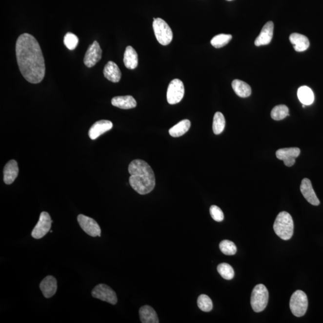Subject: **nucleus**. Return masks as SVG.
I'll return each mask as SVG.
<instances>
[{
	"label": "nucleus",
	"mask_w": 323,
	"mask_h": 323,
	"mask_svg": "<svg viewBox=\"0 0 323 323\" xmlns=\"http://www.w3.org/2000/svg\"><path fill=\"white\" fill-rule=\"evenodd\" d=\"M113 126V123L110 121H97L90 128L88 133L89 137L91 140H96L105 132L112 129Z\"/></svg>",
	"instance_id": "ddd939ff"
},
{
	"label": "nucleus",
	"mask_w": 323,
	"mask_h": 323,
	"mask_svg": "<svg viewBox=\"0 0 323 323\" xmlns=\"http://www.w3.org/2000/svg\"><path fill=\"white\" fill-rule=\"evenodd\" d=\"M52 222L49 214L46 211L42 212L38 224L32 231V237L38 240L44 237L50 231Z\"/></svg>",
	"instance_id": "1a4fd4ad"
},
{
	"label": "nucleus",
	"mask_w": 323,
	"mask_h": 323,
	"mask_svg": "<svg viewBox=\"0 0 323 323\" xmlns=\"http://www.w3.org/2000/svg\"><path fill=\"white\" fill-rule=\"evenodd\" d=\"M220 250L225 255H234L237 253V248L235 243L229 240H223L220 243Z\"/></svg>",
	"instance_id": "c756f323"
},
{
	"label": "nucleus",
	"mask_w": 323,
	"mask_h": 323,
	"mask_svg": "<svg viewBox=\"0 0 323 323\" xmlns=\"http://www.w3.org/2000/svg\"><path fill=\"white\" fill-rule=\"evenodd\" d=\"M225 118L223 114L221 112H216L213 118V130L216 135L221 134L224 131Z\"/></svg>",
	"instance_id": "a878e982"
},
{
	"label": "nucleus",
	"mask_w": 323,
	"mask_h": 323,
	"mask_svg": "<svg viewBox=\"0 0 323 323\" xmlns=\"http://www.w3.org/2000/svg\"><path fill=\"white\" fill-rule=\"evenodd\" d=\"M153 28L159 43L163 46L171 43L173 38V31L165 20L161 18H153Z\"/></svg>",
	"instance_id": "20e7f679"
},
{
	"label": "nucleus",
	"mask_w": 323,
	"mask_h": 323,
	"mask_svg": "<svg viewBox=\"0 0 323 323\" xmlns=\"http://www.w3.org/2000/svg\"><path fill=\"white\" fill-rule=\"evenodd\" d=\"M301 191L304 198L312 205L317 206L320 204V201L317 198L312 187L311 182L308 179H304L301 184Z\"/></svg>",
	"instance_id": "2eb2a0df"
},
{
	"label": "nucleus",
	"mask_w": 323,
	"mask_h": 323,
	"mask_svg": "<svg viewBox=\"0 0 323 323\" xmlns=\"http://www.w3.org/2000/svg\"><path fill=\"white\" fill-rule=\"evenodd\" d=\"M298 97L302 104L309 105L313 103L314 95L309 87L303 86L299 87L298 91Z\"/></svg>",
	"instance_id": "393cba45"
},
{
	"label": "nucleus",
	"mask_w": 323,
	"mask_h": 323,
	"mask_svg": "<svg viewBox=\"0 0 323 323\" xmlns=\"http://www.w3.org/2000/svg\"><path fill=\"white\" fill-rule=\"evenodd\" d=\"M129 184L132 189L140 195H146L152 192L155 187L154 172L144 161L136 160L129 165Z\"/></svg>",
	"instance_id": "f03ea898"
},
{
	"label": "nucleus",
	"mask_w": 323,
	"mask_h": 323,
	"mask_svg": "<svg viewBox=\"0 0 323 323\" xmlns=\"http://www.w3.org/2000/svg\"><path fill=\"white\" fill-rule=\"evenodd\" d=\"M92 295L94 298L107 302L110 304H116L118 303L117 295L115 291L109 286L104 284H100L95 286L92 291Z\"/></svg>",
	"instance_id": "6e6552de"
},
{
	"label": "nucleus",
	"mask_w": 323,
	"mask_h": 323,
	"mask_svg": "<svg viewBox=\"0 0 323 323\" xmlns=\"http://www.w3.org/2000/svg\"><path fill=\"white\" fill-rule=\"evenodd\" d=\"M16 55L20 70L26 81L38 84L43 80L45 62L38 40L30 34L24 33L16 43Z\"/></svg>",
	"instance_id": "f257e3e1"
},
{
	"label": "nucleus",
	"mask_w": 323,
	"mask_h": 323,
	"mask_svg": "<svg viewBox=\"0 0 323 323\" xmlns=\"http://www.w3.org/2000/svg\"><path fill=\"white\" fill-rule=\"evenodd\" d=\"M290 43L293 45L294 49L297 52H303L308 49L309 41L306 36L298 33H293L290 36Z\"/></svg>",
	"instance_id": "aec40b11"
},
{
	"label": "nucleus",
	"mask_w": 323,
	"mask_h": 323,
	"mask_svg": "<svg viewBox=\"0 0 323 323\" xmlns=\"http://www.w3.org/2000/svg\"><path fill=\"white\" fill-rule=\"evenodd\" d=\"M232 39V36L230 34H219L212 39L211 44L215 48H221L228 44Z\"/></svg>",
	"instance_id": "bb28decb"
},
{
	"label": "nucleus",
	"mask_w": 323,
	"mask_h": 323,
	"mask_svg": "<svg viewBox=\"0 0 323 323\" xmlns=\"http://www.w3.org/2000/svg\"><path fill=\"white\" fill-rule=\"evenodd\" d=\"M268 290L265 285L262 284L257 285L254 288L251 296V305L254 311H263L268 303Z\"/></svg>",
	"instance_id": "39448f33"
},
{
	"label": "nucleus",
	"mask_w": 323,
	"mask_h": 323,
	"mask_svg": "<svg viewBox=\"0 0 323 323\" xmlns=\"http://www.w3.org/2000/svg\"><path fill=\"white\" fill-rule=\"evenodd\" d=\"M190 126L191 123L190 121L184 119L169 129V134L173 137H181L189 130Z\"/></svg>",
	"instance_id": "5701e85b"
},
{
	"label": "nucleus",
	"mask_w": 323,
	"mask_h": 323,
	"mask_svg": "<svg viewBox=\"0 0 323 323\" xmlns=\"http://www.w3.org/2000/svg\"><path fill=\"white\" fill-rule=\"evenodd\" d=\"M78 221L81 228L89 236L101 237V230L99 224L94 219L83 215V214H79L78 217Z\"/></svg>",
	"instance_id": "9d476101"
},
{
	"label": "nucleus",
	"mask_w": 323,
	"mask_h": 323,
	"mask_svg": "<svg viewBox=\"0 0 323 323\" xmlns=\"http://www.w3.org/2000/svg\"><path fill=\"white\" fill-rule=\"evenodd\" d=\"M304 107H305V105L303 104V107L304 108Z\"/></svg>",
	"instance_id": "72a5a7b5"
},
{
	"label": "nucleus",
	"mask_w": 323,
	"mask_h": 323,
	"mask_svg": "<svg viewBox=\"0 0 323 323\" xmlns=\"http://www.w3.org/2000/svg\"><path fill=\"white\" fill-rule=\"evenodd\" d=\"M288 112V108L285 105L275 106L272 110L271 118L275 121L283 120L287 116H290Z\"/></svg>",
	"instance_id": "cd10ccee"
},
{
	"label": "nucleus",
	"mask_w": 323,
	"mask_h": 323,
	"mask_svg": "<svg viewBox=\"0 0 323 323\" xmlns=\"http://www.w3.org/2000/svg\"><path fill=\"white\" fill-rule=\"evenodd\" d=\"M112 104L115 107L124 110L131 109L136 107L137 105L136 100L131 95L114 97L112 100Z\"/></svg>",
	"instance_id": "a211bd4d"
},
{
	"label": "nucleus",
	"mask_w": 323,
	"mask_h": 323,
	"mask_svg": "<svg viewBox=\"0 0 323 323\" xmlns=\"http://www.w3.org/2000/svg\"><path fill=\"white\" fill-rule=\"evenodd\" d=\"M301 153L298 147L284 148L277 151L276 156L280 160L284 161L285 166L290 167L296 162V159Z\"/></svg>",
	"instance_id": "f8f14e48"
},
{
	"label": "nucleus",
	"mask_w": 323,
	"mask_h": 323,
	"mask_svg": "<svg viewBox=\"0 0 323 323\" xmlns=\"http://www.w3.org/2000/svg\"><path fill=\"white\" fill-rule=\"evenodd\" d=\"M218 271L222 277L225 280H230L234 277V270L228 263H223L219 264Z\"/></svg>",
	"instance_id": "c85d7f7f"
},
{
	"label": "nucleus",
	"mask_w": 323,
	"mask_h": 323,
	"mask_svg": "<svg viewBox=\"0 0 323 323\" xmlns=\"http://www.w3.org/2000/svg\"><path fill=\"white\" fill-rule=\"evenodd\" d=\"M79 39L75 34L67 33L63 39V43L67 48L70 50H75L79 44Z\"/></svg>",
	"instance_id": "2f4dec72"
},
{
	"label": "nucleus",
	"mask_w": 323,
	"mask_h": 323,
	"mask_svg": "<svg viewBox=\"0 0 323 323\" xmlns=\"http://www.w3.org/2000/svg\"><path fill=\"white\" fill-rule=\"evenodd\" d=\"M274 230L275 234L282 240H290L292 237L294 232L292 216L287 212H281L275 219Z\"/></svg>",
	"instance_id": "7ed1b4c3"
},
{
	"label": "nucleus",
	"mask_w": 323,
	"mask_h": 323,
	"mask_svg": "<svg viewBox=\"0 0 323 323\" xmlns=\"http://www.w3.org/2000/svg\"><path fill=\"white\" fill-rule=\"evenodd\" d=\"M102 58V49L97 41L90 45L84 56L83 62L87 67H94Z\"/></svg>",
	"instance_id": "9b49d317"
},
{
	"label": "nucleus",
	"mask_w": 323,
	"mask_h": 323,
	"mask_svg": "<svg viewBox=\"0 0 323 323\" xmlns=\"http://www.w3.org/2000/svg\"><path fill=\"white\" fill-rule=\"evenodd\" d=\"M184 86L182 81L180 79H175L170 82L166 94L168 102L169 104H178L183 99Z\"/></svg>",
	"instance_id": "0eeeda50"
},
{
	"label": "nucleus",
	"mask_w": 323,
	"mask_h": 323,
	"mask_svg": "<svg viewBox=\"0 0 323 323\" xmlns=\"http://www.w3.org/2000/svg\"><path fill=\"white\" fill-rule=\"evenodd\" d=\"M198 306L201 311L210 312L213 308V302L207 295H201L198 299Z\"/></svg>",
	"instance_id": "7c9ffc66"
},
{
	"label": "nucleus",
	"mask_w": 323,
	"mask_h": 323,
	"mask_svg": "<svg viewBox=\"0 0 323 323\" xmlns=\"http://www.w3.org/2000/svg\"><path fill=\"white\" fill-rule=\"evenodd\" d=\"M40 288L46 298H52L57 290V282L55 278L49 275L45 277L40 284Z\"/></svg>",
	"instance_id": "dca6fc26"
},
{
	"label": "nucleus",
	"mask_w": 323,
	"mask_h": 323,
	"mask_svg": "<svg viewBox=\"0 0 323 323\" xmlns=\"http://www.w3.org/2000/svg\"><path fill=\"white\" fill-rule=\"evenodd\" d=\"M140 320L142 323H160L155 309L149 305H144L140 309Z\"/></svg>",
	"instance_id": "412c9836"
},
{
	"label": "nucleus",
	"mask_w": 323,
	"mask_h": 323,
	"mask_svg": "<svg viewBox=\"0 0 323 323\" xmlns=\"http://www.w3.org/2000/svg\"><path fill=\"white\" fill-rule=\"evenodd\" d=\"M123 62L127 68L134 70L137 68L139 60L136 50L131 46L126 47L124 54Z\"/></svg>",
	"instance_id": "4be33fe9"
},
{
	"label": "nucleus",
	"mask_w": 323,
	"mask_h": 323,
	"mask_svg": "<svg viewBox=\"0 0 323 323\" xmlns=\"http://www.w3.org/2000/svg\"><path fill=\"white\" fill-rule=\"evenodd\" d=\"M274 23L272 21H269L263 28L262 29L260 34L256 38L255 44L256 46H264L271 43L272 38H273Z\"/></svg>",
	"instance_id": "4468645a"
},
{
	"label": "nucleus",
	"mask_w": 323,
	"mask_h": 323,
	"mask_svg": "<svg viewBox=\"0 0 323 323\" xmlns=\"http://www.w3.org/2000/svg\"><path fill=\"white\" fill-rule=\"evenodd\" d=\"M232 86L233 90L238 96L242 98H247L250 96L251 87L245 82L236 79L232 81Z\"/></svg>",
	"instance_id": "b1692460"
},
{
	"label": "nucleus",
	"mask_w": 323,
	"mask_h": 323,
	"mask_svg": "<svg viewBox=\"0 0 323 323\" xmlns=\"http://www.w3.org/2000/svg\"><path fill=\"white\" fill-rule=\"evenodd\" d=\"M104 75L108 81L113 83H118L121 80V73L115 62L109 61L105 66Z\"/></svg>",
	"instance_id": "6ab92c4d"
},
{
	"label": "nucleus",
	"mask_w": 323,
	"mask_h": 323,
	"mask_svg": "<svg viewBox=\"0 0 323 323\" xmlns=\"http://www.w3.org/2000/svg\"><path fill=\"white\" fill-rule=\"evenodd\" d=\"M308 298L303 291L297 290L294 292L290 298V308L294 316L301 317L305 314L308 309Z\"/></svg>",
	"instance_id": "423d86ee"
},
{
	"label": "nucleus",
	"mask_w": 323,
	"mask_h": 323,
	"mask_svg": "<svg viewBox=\"0 0 323 323\" xmlns=\"http://www.w3.org/2000/svg\"><path fill=\"white\" fill-rule=\"evenodd\" d=\"M19 173L17 162L11 160L6 163L3 170L4 182L6 184H11L17 178Z\"/></svg>",
	"instance_id": "f3484780"
},
{
	"label": "nucleus",
	"mask_w": 323,
	"mask_h": 323,
	"mask_svg": "<svg viewBox=\"0 0 323 323\" xmlns=\"http://www.w3.org/2000/svg\"><path fill=\"white\" fill-rule=\"evenodd\" d=\"M210 213L211 218L216 222H222L224 219V214L223 211L219 206L212 205L210 209Z\"/></svg>",
	"instance_id": "473e14b6"
},
{
	"label": "nucleus",
	"mask_w": 323,
	"mask_h": 323,
	"mask_svg": "<svg viewBox=\"0 0 323 323\" xmlns=\"http://www.w3.org/2000/svg\"><path fill=\"white\" fill-rule=\"evenodd\" d=\"M227 1H232V0H227Z\"/></svg>",
	"instance_id": "f704fd0d"
}]
</instances>
